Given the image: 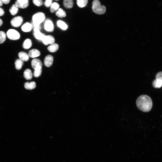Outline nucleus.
Instances as JSON below:
<instances>
[{"instance_id":"1","label":"nucleus","mask_w":162,"mask_h":162,"mask_svg":"<svg viewBox=\"0 0 162 162\" xmlns=\"http://www.w3.org/2000/svg\"><path fill=\"white\" fill-rule=\"evenodd\" d=\"M136 103L138 109L143 112L149 111L152 106V102L151 99L146 95L140 96L137 98Z\"/></svg>"},{"instance_id":"2","label":"nucleus","mask_w":162,"mask_h":162,"mask_svg":"<svg viewBox=\"0 0 162 162\" xmlns=\"http://www.w3.org/2000/svg\"><path fill=\"white\" fill-rule=\"evenodd\" d=\"M92 9L93 11L98 14H104L106 11V8L104 5H101L98 0H94L92 2Z\"/></svg>"},{"instance_id":"3","label":"nucleus","mask_w":162,"mask_h":162,"mask_svg":"<svg viewBox=\"0 0 162 162\" xmlns=\"http://www.w3.org/2000/svg\"><path fill=\"white\" fill-rule=\"evenodd\" d=\"M45 18V15L44 13L38 12L33 16L32 22L35 23L40 24L44 20Z\"/></svg>"},{"instance_id":"4","label":"nucleus","mask_w":162,"mask_h":162,"mask_svg":"<svg viewBox=\"0 0 162 162\" xmlns=\"http://www.w3.org/2000/svg\"><path fill=\"white\" fill-rule=\"evenodd\" d=\"M8 38L12 40H17L20 37V33L16 30L10 29L8 30L6 33Z\"/></svg>"},{"instance_id":"5","label":"nucleus","mask_w":162,"mask_h":162,"mask_svg":"<svg viewBox=\"0 0 162 162\" xmlns=\"http://www.w3.org/2000/svg\"><path fill=\"white\" fill-rule=\"evenodd\" d=\"M22 22V18L21 16H18L13 18L10 21V23L13 27H18L21 25Z\"/></svg>"},{"instance_id":"6","label":"nucleus","mask_w":162,"mask_h":162,"mask_svg":"<svg viewBox=\"0 0 162 162\" xmlns=\"http://www.w3.org/2000/svg\"><path fill=\"white\" fill-rule=\"evenodd\" d=\"M45 30L48 32H52L54 29V26L52 22L49 19H46L44 22Z\"/></svg>"},{"instance_id":"7","label":"nucleus","mask_w":162,"mask_h":162,"mask_svg":"<svg viewBox=\"0 0 162 162\" xmlns=\"http://www.w3.org/2000/svg\"><path fill=\"white\" fill-rule=\"evenodd\" d=\"M44 44L45 45L52 44L54 43L55 40L54 38L52 35H45L42 40Z\"/></svg>"},{"instance_id":"8","label":"nucleus","mask_w":162,"mask_h":162,"mask_svg":"<svg viewBox=\"0 0 162 162\" xmlns=\"http://www.w3.org/2000/svg\"><path fill=\"white\" fill-rule=\"evenodd\" d=\"M15 4L18 8H25L28 5V0H16Z\"/></svg>"},{"instance_id":"9","label":"nucleus","mask_w":162,"mask_h":162,"mask_svg":"<svg viewBox=\"0 0 162 162\" xmlns=\"http://www.w3.org/2000/svg\"><path fill=\"white\" fill-rule=\"evenodd\" d=\"M32 67L34 70L42 68V63L41 61L39 59L35 58L33 59L31 62Z\"/></svg>"},{"instance_id":"10","label":"nucleus","mask_w":162,"mask_h":162,"mask_svg":"<svg viewBox=\"0 0 162 162\" xmlns=\"http://www.w3.org/2000/svg\"><path fill=\"white\" fill-rule=\"evenodd\" d=\"M53 58L52 56L48 55L44 59V63L45 66L49 67L51 66L53 62Z\"/></svg>"},{"instance_id":"11","label":"nucleus","mask_w":162,"mask_h":162,"mask_svg":"<svg viewBox=\"0 0 162 162\" xmlns=\"http://www.w3.org/2000/svg\"><path fill=\"white\" fill-rule=\"evenodd\" d=\"M33 34L34 37L36 39L41 41L45 35L44 34L41 33L39 29L37 28L34 29Z\"/></svg>"},{"instance_id":"12","label":"nucleus","mask_w":162,"mask_h":162,"mask_svg":"<svg viewBox=\"0 0 162 162\" xmlns=\"http://www.w3.org/2000/svg\"><path fill=\"white\" fill-rule=\"evenodd\" d=\"M28 55L29 57L34 58L40 56V52L37 49H32L29 51Z\"/></svg>"},{"instance_id":"13","label":"nucleus","mask_w":162,"mask_h":162,"mask_svg":"<svg viewBox=\"0 0 162 162\" xmlns=\"http://www.w3.org/2000/svg\"><path fill=\"white\" fill-rule=\"evenodd\" d=\"M32 28V24L28 22H26L23 24L21 27L22 30L25 32L30 31Z\"/></svg>"},{"instance_id":"14","label":"nucleus","mask_w":162,"mask_h":162,"mask_svg":"<svg viewBox=\"0 0 162 162\" xmlns=\"http://www.w3.org/2000/svg\"><path fill=\"white\" fill-rule=\"evenodd\" d=\"M25 88L28 90H32L34 88L36 87V84L34 81L31 82H26L24 85Z\"/></svg>"},{"instance_id":"15","label":"nucleus","mask_w":162,"mask_h":162,"mask_svg":"<svg viewBox=\"0 0 162 162\" xmlns=\"http://www.w3.org/2000/svg\"><path fill=\"white\" fill-rule=\"evenodd\" d=\"M20 59L23 61H27L29 58L28 55L24 52H21L18 54Z\"/></svg>"},{"instance_id":"16","label":"nucleus","mask_w":162,"mask_h":162,"mask_svg":"<svg viewBox=\"0 0 162 162\" xmlns=\"http://www.w3.org/2000/svg\"><path fill=\"white\" fill-rule=\"evenodd\" d=\"M23 74L24 78L27 80H31L32 77L31 70L29 69H27L24 71Z\"/></svg>"},{"instance_id":"17","label":"nucleus","mask_w":162,"mask_h":162,"mask_svg":"<svg viewBox=\"0 0 162 162\" xmlns=\"http://www.w3.org/2000/svg\"><path fill=\"white\" fill-rule=\"evenodd\" d=\"M73 0H64L63 4L67 8H70L73 6Z\"/></svg>"},{"instance_id":"18","label":"nucleus","mask_w":162,"mask_h":162,"mask_svg":"<svg viewBox=\"0 0 162 162\" xmlns=\"http://www.w3.org/2000/svg\"><path fill=\"white\" fill-rule=\"evenodd\" d=\"M58 49V45L56 43L51 45L47 48L48 50L51 52H53L56 51Z\"/></svg>"},{"instance_id":"19","label":"nucleus","mask_w":162,"mask_h":162,"mask_svg":"<svg viewBox=\"0 0 162 162\" xmlns=\"http://www.w3.org/2000/svg\"><path fill=\"white\" fill-rule=\"evenodd\" d=\"M152 85L154 88H160L162 86V81L160 79H156L153 81Z\"/></svg>"},{"instance_id":"20","label":"nucleus","mask_w":162,"mask_h":162,"mask_svg":"<svg viewBox=\"0 0 162 162\" xmlns=\"http://www.w3.org/2000/svg\"><path fill=\"white\" fill-rule=\"evenodd\" d=\"M32 45V42L31 40L29 39H27L25 40L23 43L22 46L25 49L29 48Z\"/></svg>"},{"instance_id":"21","label":"nucleus","mask_w":162,"mask_h":162,"mask_svg":"<svg viewBox=\"0 0 162 162\" xmlns=\"http://www.w3.org/2000/svg\"><path fill=\"white\" fill-rule=\"evenodd\" d=\"M56 14L58 17L63 18L66 16V14L64 11L61 8H59L56 13Z\"/></svg>"},{"instance_id":"22","label":"nucleus","mask_w":162,"mask_h":162,"mask_svg":"<svg viewBox=\"0 0 162 162\" xmlns=\"http://www.w3.org/2000/svg\"><path fill=\"white\" fill-rule=\"evenodd\" d=\"M23 64V62L20 59H17L15 61V65L16 68L17 70L20 69Z\"/></svg>"},{"instance_id":"23","label":"nucleus","mask_w":162,"mask_h":162,"mask_svg":"<svg viewBox=\"0 0 162 162\" xmlns=\"http://www.w3.org/2000/svg\"><path fill=\"white\" fill-rule=\"evenodd\" d=\"M59 5L56 2H54L50 6V10L51 13H54L59 8Z\"/></svg>"},{"instance_id":"24","label":"nucleus","mask_w":162,"mask_h":162,"mask_svg":"<svg viewBox=\"0 0 162 162\" xmlns=\"http://www.w3.org/2000/svg\"><path fill=\"white\" fill-rule=\"evenodd\" d=\"M18 10V8L14 4H13L9 9V11L12 15H15Z\"/></svg>"},{"instance_id":"25","label":"nucleus","mask_w":162,"mask_h":162,"mask_svg":"<svg viewBox=\"0 0 162 162\" xmlns=\"http://www.w3.org/2000/svg\"><path fill=\"white\" fill-rule=\"evenodd\" d=\"M88 0H76L78 6L80 8L85 7L88 3Z\"/></svg>"},{"instance_id":"26","label":"nucleus","mask_w":162,"mask_h":162,"mask_svg":"<svg viewBox=\"0 0 162 162\" xmlns=\"http://www.w3.org/2000/svg\"><path fill=\"white\" fill-rule=\"evenodd\" d=\"M57 24L58 27L63 30H65L68 28L67 25L64 22L61 20L57 21Z\"/></svg>"},{"instance_id":"27","label":"nucleus","mask_w":162,"mask_h":162,"mask_svg":"<svg viewBox=\"0 0 162 162\" xmlns=\"http://www.w3.org/2000/svg\"><path fill=\"white\" fill-rule=\"evenodd\" d=\"M41 72L42 68H38L34 70L33 74L34 76L38 77L41 75Z\"/></svg>"},{"instance_id":"28","label":"nucleus","mask_w":162,"mask_h":162,"mask_svg":"<svg viewBox=\"0 0 162 162\" xmlns=\"http://www.w3.org/2000/svg\"><path fill=\"white\" fill-rule=\"evenodd\" d=\"M6 39V34L3 31H0V44L3 43Z\"/></svg>"},{"instance_id":"29","label":"nucleus","mask_w":162,"mask_h":162,"mask_svg":"<svg viewBox=\"0 0 162 162\" xmlns=\"http://www.w3.org/2000/svg\"><path fill=\"white\" fill-rule=\"evenodd\" d=\"M33 3L36 6H40L43 4L42 0H33Z\"/></svg>"},{"instance_id":"30","label":"nucleus","mask_w":162,"mask_h":162,"mask_svg":"<svg viewBox=\"0 0 162 162\" xmlns=\"http://www.w3.org/2000/svg\"><path fill=\"white\" fill-rule=\"evenodd\" d=\"M31 24L32 26V28L34 29L35 28H37L39 29L40 30L41 29V26L40 24L35 23L32 22Z\"/></svg>"},{"instance_id":"31","label":"nucleus","mask_w":162,"mask_h":162,"mask_svg":"<svg viewBox=\"0 0 162 162\" xmlns=\"http://www.w3.org/2000/svg\"><path fill=\"white\" fill-rule=\"evenodd\" d=\"M52 0H46L44 3V5L47 7L50 6L52 4Z\"/></svg>"},{"instance_id":"32","label":"nucleus","mask_w":162,"mask_h":162,"mask_svg":"<svg viewBox=\"0 0 162 162\" xmlns=\"http://www.w3.org/2000/svg\"><path fill=\"white\" fill-rule=\"evenodd\" d=\"M156 79H159L162 81V71L158 72L156 75Z\"/></svg>"},{"instance_id":"33","label":"nucleus","mask_w":162,"mask_h":162,"mask_svg":"<svg viewBox=\"0 0 162 162\" xmlns=\"http://www.w3.org/2000/svg\"><path fill=\"white\" fill-rule=\"evenodd\" d=\"M4 14V11L3 9L0 8V16H3Z\"/></svg>"},{"instance_id":"34","label":"nucleus","mask_w":162,"mask_h":162,"mask_svg":"<svg viewBox=\"0 0 162 162\" xmlns=\"http://www.w3.org/2000/svg\"><path fill=\"white\" fill-rule=\"evenodd\" d=\"M2 2L4 4H7L9 3L10 2V0H1Z\"/></svg>"},{"instance_id":"35","label":"nucleus","mask_w":162,"mask_h":162,"mask_svg":"<svg viewBox=\"0 0 162 162\" xmlns=\"http://www.w3.org/2000/svg\"><path fill=\"white\" fill-rule=\"evenodd\" d=\"M3 5V2L1 0H0V6H1Z\"/></svg>"},{"instance_id":"36","label":"nucleus","mask_w":162,"mask_h":162,"mask_svg":"<svg viewBox=\"0 0 162 162\" xmlns=\"http://www.w3.org/2000/svg\"><path fill=\"white\" fill-rule=\"evenodd\" d=\"M2 24V20L0 19V26H1Z\"/></svg>"},{"instance_id":"37","label":"nucleus","mask_w":162,"mask_h":162,"mask_svg":"<svg viewBox=\"0 0 162 162\" xmlns=\"http://www.w3.org/2000/svg\"><path fill=\"white\" fill-rule=\"evenodd\" d=\"M56 0V1H58V0Z\"/></svg>"}]
</instances>
